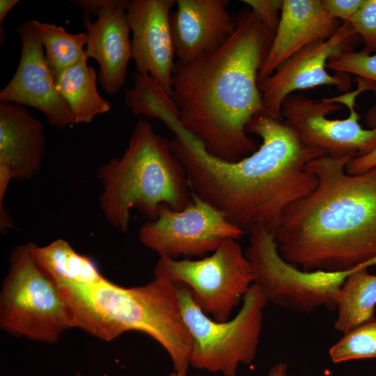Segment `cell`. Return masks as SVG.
<instances>
[{
	"instance_id": "ac0fdd59",
	"label": "cell",
	"mask_w": 376,
	"mask_h": 376,
	"mask_svg": "<svg viewBox=\"0 0 376 376\" xmlns=\"http://www.w3.org/2000/svg\"><path fill=\"white\" fill-rule=\"evenodd\" d=\"M340 26V22L327 12L322 0H283L278 27L258 73V83L305 47L331 38Z\"/></svg>"
},
{
	"instance_id": "4316f807",
	"label": "cell",
	"mask_w": 376,
	"mask_h": 376,
	"mask_svg": "<svg viewBox=\"0 0 376 376\" xmlns=\"http://www.w3.org/2000/svg\"><path fill=\"white\" fill-rule=\"evenodd\" d=\"M366 123L371 127H376V104L368 110ZM375 167H376V148L366 155L351 159L346 166V172L350 175H358Z\"/></svg>"
},
{
	"instance_id": "484cf974",
	"label": "cell",
	"mask_w": 376,
	"mask_h": 376,
	"mask_svg": "<svg viewBox=\"0 0 376 376\" xmlns=\"http://www.w3.org/2000/svg\"><path fill=\"white\" fill-rule=\"evenodd\" d=\"M274 35L280 20L283 0H243Z\"/></svg>"
},
{
	"instance_id": "5b68a950",
	"label": "cell",
	"mask_w": 376,
	"mask_h": 376,
	"mask_svg": "<svg viewBox=\"0 0 376 376\" xmlns=\"http://www.w3.org/2000/svg\"><path fill=\"white\" fill-rule=\"evenodd\" d=\"M98 176L102 182L100 207L108 222L121 232L128 230L132 209L155 220L161 205L181 210L191 200L185 169L170 141L144 119L136 123L123 155L103 164Z\"/></svg>"
},
{
	"instance_id": "6da1fadb",
	"label": "cell",
	"mask_w": 376,
	"mask_h": 376,
	"mask_svg": "<svg viewBox=\"0 0 376 376\" xmlns=\"http://www.w3.org/2000/svg\"><path fill=\"white\" fill-rule=\"evenodd\" d=\"M246 132L260 137L262 143L234 162L211 155L182 126L174 129L170 144L185 169L191 192L244 233L262 226L274 234L286 209L317 186L307 164L327 154L304 146L283 120L267 113L254 117Z\"/></svg>"
},
{
	"instance_id": "4dcf8cb0",
	"label": "cell",
	"mask_w": 376,
	"mask_h": 376,
	"mask_svg": "<svg viewBox=\"0 0 376 376\" xmlns=\"http://www.w3.org/2000/svg\"><path fill=\"white\" fill-rule=\"evenodd\" d=\"M375 266L376 267V256L373 258V259L359 265L358 267H366L368 268L370 267Z\"/></svg>"
},
{
	"instance_id": "5bb4252c",
	"label": "cell",
	"mask_w": 376,
	"mask_h": 376,
	"mask_svg": "<svg viewBox=\"0 0 376 376\" xmlns=\"http://www.w3.org/2000/svg\"><path fill=\"white\" fill-rule=\"evenodd\" d=\"M174 0L129 1L126 12L136 72L153 78L171 97L175 63L171 29Z\"/></svg>"
},
{
	"instance_id": "52a82bcc",
	"label": "cell",
	"mask_w": 376,
	"mask_h": 376,
	"mask_svg": "<svg viewBox=\"0 0 376 376\" xmlns=\"http://www.w3.org/2000/svg\"><path fill=\"white\" fill-rule=\"evenodd\" d=\"M176 286L182 317L191 341L190 366L235 376L240 364H250L256 355L263 310L268 303L263 291L252 284L238 313L231 320L218 322L199 308L185 285Z\"/></svg>"
},
{
	"instance_id": "83f0119b",
	"label": "cell",
	"mask_w": 376,
	"mask_h": 376,
	"mask_svg": "<svg viewBox=\"0 0 376 376\" xmlns=\"http://www.w3.org/2000/svg\"><path fill=\"white\" fill-rule=\"evenodd\" d=\"M363 0H322L327 12L334 19L350 22Z\"/></svg>"
},
{
	"instance_id": "7402d4cb",
	"label": "cell",
	"mask_w": 376,
	"mask_h": 376,
	"mask_svg": "<svg viewBox=\"0 0 376 376\" xmlns=\"http://www.w3.org/2000/svg\"><path fill=\"white\" fill-rule=\"evenodd\" d=\"M46 60L54 77L86 58V31L70 33L64 27L54 24L33 19Z\"/></svg>"
},
{
	"instance_id": "8fae6325",
	"label": "cell",
	"mask_w": 376,
	"mask_h": 376,
	"mask_svg": "<svg viewBox=\"0 0 376 376\" xmlns=\"http://www.w3.org/2000/svg\"><path fill=\"white\" fill-rule=\"evenodd\" d=\"M244 231L228 221L224 213L191 192L181 210L159 206L155 220L139 230V240L160 257L203 256L214 252L227 239H240Z\"/></svg>"
},
{
	"instance_id": "d6a6232c",
	"label": "cell",
	"mask_w": 376,
	"mask_h": 376,
	"mask_svg": "<svg viewBox=\"0 0 376 376\" xmlns=\"http://www.w3.org/2000/svg\"><path fill=\"white\" fill-rule=\"evenodd\" d=\"M75 376H81V373H77L76 375Z\"/></svg>"
},
{
	"instance_id": "f1b7e54d",
	"label": "cell",
	"mask_w": 376,
	"mask_h": 376,
	"mask_svg": "<svg viewBox=\"0 0 376 376\" xmlns=\"http://www.w3.org/2000/svg\"><path fill=\"white\" fill-rule=\"evenodd\" d=\"M19 0H0V43L3 44L5 38L4 30L2 29L3 22L8 12L14 7Z\"/></svg>"
},
{
	"instance_id": "2e32d148",
	"label": "cell",
	"mask_w": 376,
	"mask_h": 376,
	"mask_svg": "<svg viewBox=\"0 0 376 376\" xmlns=\"http://www.w3.org/2000/svg\"><path fill=\"white\" fill-rule=\"evenodd\" d=\"M45 125L26 107L0 102V202L12 179H30L45 156Z\"/></svg>"
},
{
	"instance_id": "7a4b0ae2",
	"label": "cell",
	"mask_w": 376,
	"mask_h": 376,
	"mask_svg": "<svg viewBox=\"0 0 376 376\" xmlns=\"http://www.w3.org/2000/svg\"><path fill=\"white\" fill-rule=\"evenodd\" d=\"M234 19L235 31L224 44L190 61H177L172 79L180 124L227 162L258 148L246 127L265 113L258 73L274 36L249 7Z\"/></svg>"
},
{
	"instance_id": "8992f818",
	"label": "cell",
	"mask_w": 376,
	"mask_h": 376,
	"mask_svg": "<svg viewBox=\"0 0 376 376\" xmlns=\"http://www.w3.org/2000/svg\"><path fill=\"white\" fill-rule=\"evenodd\" d=\"M35 244H20L10 254L0 293V326L18 337L54 343L76 323L57 284L38 264Z\"/></svg>"
},
{
	"instance_id": "d4e9b609",
	"label": "cell",
	"mask_w": 376,
	"mask_h": 376,
	"mask_svg": "<svg viewBox=\"0 0 376 376\" xmlns=\"http://www.w3.org/2000/svg\"><path fill=\"white\" fill-rule=\"evenodd\" d=\"M355 34L364 42V49L376 52V0H363L349 22Z\"/></svg>"
},
{
	"instance_id": "9c48e42d",
	"label": "cell",
	"mask_w": 376,
	"mask_h": 376,
	"mask_svg": "<svg viewBox=\"0 0 376 376\" xmlns=\"http://www.w3.org/2000/svg\"><path fill=\"white\" fill-rule=\"evenodd\" d=\"M249 235L245 255L253 270L254 283L268 302L302 313L322 306L336 309L341 288L352 269H299L281 256L273 234L265 228L256 226Z\"/></svg>"
},
{
	"instance_id": "603a6c76",
	"label": "cell",
	"mask_w": 376,
	"mask_h": 376,
	"mask_svg": "<svg viewBox=\"0 0 376 376\" xmlns=\"http://www.w3.org/2000/svg\"><path fill=\"white\" fill-rule=\"evenodd\" d=\"M329 354L335 363L376 358V319L373 318L345 333Z\"/></svg>"
},
{
	"instance_id": "e0dca14e",
	"label": "cell",
	"mask_w": 376,
	"mask_h": 376,
	"mask_svg": "<svg viewBox=\"0 0 376 376\" xmlns=\"http://www.w3.org/2000/svg\"><path fill=\"white\" fill-rule=\"evenodd\" d=\"M227 0H177L171 29L178 61L185 63L218 49L233 34Z\"/></svg>"
},
{
	"instance_id": "277c9868",
	"label": "cell",
	"mask_w": 376,
	"mask_h": 376,
	"mask_svg": "<svg viewBox=\"0 0 376 376\" xmlns=\"http://www.w3.org/2000/svg\"><path fill=\"white\" fill-rule=\"evenodd\" d=\"M154 276L143 285L130 288L106 278L91 285L58 287L74 314L76 328L104 341L129 331H141L167 352L175 371L187 373L191 341L176 284Z\"/></svg>"
},
{
	"instance_id": "d6986e66",
	"label": "cell",
	"mask_w": 376,
	"mask_h": 376,
	"mask_svg": "<svg viewBox=\"0 0 376 376\" xmlns=\"http://www.w3.org/2000/svg\"><path fill=\"white\" fill-rule=\"evenodd\" d=\"M84 60L55 77L56 88L72 113L75 123H91L93 118L109 111L111 105L97 88L95 69Z\"/></svg>"
},
{
	"instance_id": "30bf717a",
	"label": "cell",
	"mask_w": 376,
	"mask_h": 376,
	"mask_svg": "<svg viewBox=\"0 0 376 376\" xmlns=\"http://www.w3.org/2000/svg\"><path fill=\"white\" fill-rule=\"evenodd\" d=\"M153 273L185 285L199 308L218 322L230 319L233 310L254 283L252 266L237 240L232 238L202 259L159 257Z\"/></svg>"
},
{
	"instance_id": "4fadbf2b",
	"label": "cell",
	"mask_w": 376,
	"mask_h": 376,
	"mask_svg": "<svg viewBox=\"0 0 376 376\" xmlns=\"http://www.w3.org/2000/svg\"><path fill=\"white\" fill-rule=\"evenodd\" d=\"M16 31L22 49L13 77L0 91V102L39 110L52 126L67 127L75 123L67 104L58 93L55 77L46 60L33 19L18 26Z\"/></svg>"
},
{
	"instance_id": "7c38bea8",
	"label": "cell",
	"mask_w": 376,
	"mask_h": 376,
	"mask_svg": "<svg viewBox=\"0 0 376 376\" xmlns=\"http://www.w3.org/2000/svg\"><path fill=\"white\" fill-rule=\"evenodd\" d=\"M358 36L349 22H344L330 38L309 45L282 63L269 77L258 83L265 113L282 119L285 99L295 91L334 86L347 92L352 86L349 75L327 70L329 59L352 49Z\"/></svg>"
},
{
	"instance_id": "1f68e13d",
	"label": "cell",
	"mask_w": 376,
	"mask_h": 376,
	"mask_svg": "<svg viewBox=\"0 0 376 376\" xmlns=\"http://www.w3.org/2000/svg\"><path fill=\"white\" fill-rule=\"evenodd\" d=\"M165 376H196V375H188L187 373H178L174 370L173 372L169 373Z\"/></svg>"
},
{
	"instance_id": "ffe728a7",
	"label": "cell",
	"mask_w": 376,
	"mask_h": 376,
	"mask_svg": "<svg viewBox=\"0 0 376 376\" xmlns=\"http://www.w3.org/2000/svg\"><path fill=\"white\" fill-rule=\"evenodd\" d=\"M33 253L38 264L58 286L91 285L105 278L90 258L77 253L64 240L43 246L35 244Z\"/></svg>"
},
{
	"instance_id": "ba28073f",
	"label": "cell",
	"mask_w": 376,
	"mask_h": 376,
	"mask_svg": "<svg viewBox=\"0 0 376 376\" xmlns=\"http://www.w3.org/2000/svg\"><path fill=\"white\" fill-rule=\"evenodd\" d=\"M370 90L376 92V84L359 78L356 90L336 97L315 101L290 95L281 107L282 119L306 146L332 156H362L376 148V127L363 128L355 110L357 97Z\"/></svg>"
},
{
	"instance_id": "9a60e30c",
	"label": "cell",
	"mask_w": 376,
	"mask_h": 376,
	"mask_svg": "<svg viewBox=\"0 0 376 376\" xmlns=\"http://www.w3.org/2000/svg\"><path fill=\"white\" fill-rule=\"evenodd\" d=\"M128 2L104 0L95 21L89 15L83 16L87 35L86 58L99 64L98 81L109 95L117 94L124 86L132 59L131 30L126 12Z\"/></svg>"
},
{
	"instance_id": "cb8c5ba5",
	"label": "cell",
	"mask_w": 376,
	"mask_h": 376,
	"mask_svg": "<svg viewBox=\"0 0 376 376\" xmlns=\"http://www.w3.org/2000/svg\"><path fill=\"white\" fill-rule=\"evenodd\" d=\"M327 68L337 73L357 75L376 84V52L371 55L364 49L359 52L347 49L330 58Z\"/></svg>"
},
{
	"instance_id": "44dd1931",
	"label": "cell",
	"mask_w": 376,
	"mask_h": 376,
	"mask_svg": "<svg viewBox=\"0 0 376 376\" xmlns=\"http://www.w3.org/2000/svg\"><path fill=\"white\" fill-rule=\"evenodd\" d=\"M376 275L357 266L346 278L337 303L336 330L343 334L374 318Z\"/></svg>"
},
{
	"instance_id": "3957f363",
	"label": "cell",
	"mask_w": 376,
	"mask_h": 376,
	"mask_svg": "<svg viewBox=\"0 0 376 376\" xmlns=\"http://www.w3.org/2000/svg\"><path fill=\"white\" fill-rule=\"evenodd\" d=\"M352 155H325L306 168L315 188L283 214L274 238L281 256L307 272H343L376 256V167L346 172Z\"/></svg>"
},
{
	"instance_id": "f546056e",
	"label": "cell",
	"mask_w": 376,
	"mask_h": 376,
	"mask_svg": "<svg viewBox=\"0 0 376 376\" xmlns=\"http://www.w3.org/2000/svg\"><path fill=\"white\" fill-rule=\"evenodd\" d=\"M288 366L284 362H279L270 368L268 376H287Z\"/></svg>"
}]
</instances>
